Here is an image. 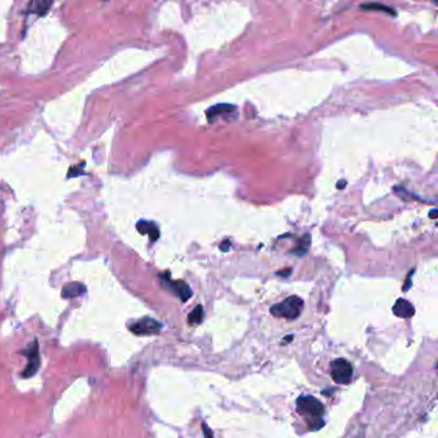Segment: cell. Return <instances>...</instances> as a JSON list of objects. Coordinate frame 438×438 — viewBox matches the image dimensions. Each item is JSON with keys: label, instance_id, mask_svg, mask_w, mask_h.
I'll return each mask as SVG.
<instances>
[{"label": "cell", "instance_id": "6da1fadb", "mask_svg": "<svg viewBox=\"0 0 438 438\" xmlns=\"http://www.w3.org/2000/svg\"><path fill=\"white\" fill-rule=\"evenodd\" d=\"M303 310V301L300 297L290 296L282 302L274 305L270 309L271 315L275 317H284V319L293 320L300 316Z\"/></svg>", "mask_w": 438, "mask_h": 438}, {"label": "cell", "instance_id": "7a4b0ae2", "mask_svg": "<svg viewBox=\"0 0 438 438\" xmlns=\"http://www.w3.org/2000/svg\"><path fill=\"white\" fill-rule=\"evenodd\" d=\"M297 410L302 414L306 420L321 418L324 414V405L313 396H301L297 400Z\"/></svg>", "mask_w": 438, "mask_h": 438}, {"label": "cell", "instance_id": "3957f363", "mask_svg": "<svg viewBox=\"0 0 438 438\" xmlns=\"http://www.w3.org/2000/svg\"><path fill=\"white\" fill-rule=\"evenodd\" d=\"M22 353L27 357V366L25 368V370L22 372L23 378H31L37 373L40 368V352H39V343L37 341H32V342L27 346V348H25L22 351Z\"/></svg>", "mask_w": 438, "mask_h": 438}, {"label": "cell", "instance_id": "277c9868", "mask_svg": "<svg viewBox=\"0 0 438 438\" xmlns=\"http://www.w3.org/2000/svg\"><path fill=\"white\" fill-rule=\"evenodd\" d=\"M352 373V365L347 360L337 359L332 363L330 375H332V379L337 384H347V383L351 382Z\"/></svg>", "mask_w": 438, "mask_h": 438}, {"label": "cell", "instance_id": "5b68a950", "mask_svg": "<svg viewBox=\"0 0 438 438\" xmlns=\"http://www.w3.org/2000/svg\"><path fill=\"white\" fill-rule=\"evenodd\" d=\"M162 329V324L152 317H143L128 325V330L136 336H152Z\"/></svg>", "mask_w": 438, "mask_h": 438}, {"label": "cell", "instance_id": "8992f818", "mask_svg": "<svg viewBox=\"0 0 438 438\" xmlns=\"http://www.w3.org/2000/svg\"><path fill=\"white\" fill-rule=\"evenodd\" d=\"M162 280L166 284V287L168 289H171L183 302H187L191 297V289L189 288L188 284L183 282V280H171L168 277L162 278Z\"/></svg>", "mask_w": 438, "mask_h": 438}, {"label": "cell", "instance_id": "52a82bcc", "mask_svg": "<svg viewBox=\"0 0 438 438\" xmlns=\"http://www.w3.org/2000/svg\"><path fill=\"white\" fill-rule=\"evenodd\" d=\"M392 310L396 316L402 317V319L411 317L412 315H414V313H415L414 306H412L411 303L408 302L407 300H404V298H399V300L396 301Z\"/></svg>", "mask_w": 438, "mask_h": 438}, {"label": "cell", "instance_id": "ba28073f", "mask_svg": "<svg viewBox=\"0 0 438 438\" xmlns=\"http://www.w3.org/2000/svg\"><path fill=\"white\" fill-rule=\"evenodd\" d=\"M136 229L140 234H147L149 235L151 241H157L159 237V230L158 226L155 224V222H149V221H139L138 225H136Z\"/></svg>", "mask_w": 438, "mask_h": 438}, {"label": "cell", "instance_id": "9c48e42d", "mask_svg": "<svg viewBox=\"0 0 438 438\" xmlns=\"http://www.w3.org/2000/svg\"><path fill=\"white\" fill-rule=\"evenodd\" d=\"M86 292V287L81 283H68L66 284L62 289V297L69 300V298H73V297H79L83 293Z\"/></svg>", "mask_w": 438, "mask_h": 438}, {"label": "cell", "instance_id": "30bf717a", "mask_svg": "<svg viewBox=\"0 0 438 438\" xmlns=\"http://www.w3.org/2000/svg\"><path fill=\"white\" fill-rule=\"evenodd\" d=\"M233 111H235V107L231 106V104H218V106H214L211 108L207 109V119L208 121L212 122L215 121L216 119V116H221V115H229Z\"/></svg>", "mask_w": 438, "mask_h": 438}, {"label": "cell", "instance_id": "8fae6325", "mask_svg": "<svg viewBox=\"0 0 438 438\" xmlns=\"http://www.w3.org/2000/svg\"><path fill=\"white\" fill-rule=\"evenodd\" d=\"M50 5H52V1H32L29 5V12L43 16V14H45L48 12Z\"/></svg>", "mask_w": 438, "mask_h": 438}, {"label": "cell", "instance_id": "7c38bea8", "mask_svg": "<svg viewBox=\"0 0 438 438\" xmlns=\"http://www.w3.org/2000/svg\"><path fill=\"white\" fill-rule=\"evenodd\" d=\"M361 9L366 10H378V12H384V13H388L391 16H396V10L391 7H387V5H383V4L379 3H370V4H363L361 5Z\"/></svg>", "mask_w": 438, "mask_h": 438}, {"label": "cell", "instance_id": "4fadbf2b", "mask_svg": "<svg viewBox=\"0 0 438 438\" xmlns=\"http://www.w3.org/2000/svg\"><path fill=\"white\" fill-rule=\"evenodd\" d=\"M310 242H311L310 235H303V237L300 239V242H298V246H297V248H294V250H292V253L297 254V256H300V257L303 256V254L307 252L309 247H310Z\"/></svg>", "mask_w": 438, "mask_h": 438}, {"label": "cell", "instance_id": "5bb4252c", "mask_svg": "<svg viewBox=\"0 0 438 438\" xmlns=\"http://www.w3.org/2000/svg\"><path fill=\"white\" fill-rule=\"evenodd\" d=\"M202 320H203V307H202L201 305H198L194 310L189 313L188 323L190 324V325H197V324L202 323Z\"/></svg>", "mask_w": 438, "mask_h": 438}, {"label": "cell", "instance_id": "9a60e30c", "mask_svg": "<svg viewBox=\"0 0 438 438\" xmlns=\"http://www.w3.org/2000/svg\"><path fill=\"white\" fill-rule=\"evenodd\" d=\"M412 274H414V270L410 271V274H408V277L406 278L405 284H404V288H402V290H404V292H405V290H407V289H410V287H411V277H412Z\"/></svg>", "mask_w": 438, "mask_h": 438}, {"label": "cell", "instance_id": "2e32d148", "mask_svg": "<svg viewBox=\"0 0 438 438\" xmlns=\"http://www.w3.org/2000/svg\"><path fill=\"white\" fill-rule=\"evenodd\" d=\"M220 250H224V252H227V250H230V242L225 241L224 243H221L220 244Z\"/></svg>", "mask_w": 438, "mask_h": 438}, {"label": "cell", "instance_id": "e0dca14e", "mask_svg": "<svg viewBox=\"0 0 438 438\" xmlns=\"http://www.w3.org/2000/svg\"><path fill=\"white\" fill-rule=\"evenodd\" d=\"M290 269H287V270H283V271H279V273H278V275H282V277H288V275H289L290 274Z\"/></svg>", "mask_w": 438, "mask_h": 438}, {"label": "cell", "instance_id": "ac0fdd59", "mask_svg": "<svg viewBox=\"0 0 438 438\" xmlns=\"http://www.w3.org/2000/svg\"><path fill=\"white\" fill-rule=\"evenodd\" d=\"M347 183L344 182V180H341L340 183H338V189H343L344 188V185H346Z\"/></svg>", "mask_w": 438, "mask_h": 438}, {"label": "cell", "instance_id": "d6986e66", "mask_svg": "<svg viewBox=\"0 0 438 438\" xmlns=\"http://www.w3.org/2000/svg\"><path fill=\"white\" fill-rule=\"evenodd\" d=\"M429 216H431L432 219H436V218H437V210H432L431 214H429Z\"/></svg>", "mask_w": 438, "mask_h": 438}]
</instances>
